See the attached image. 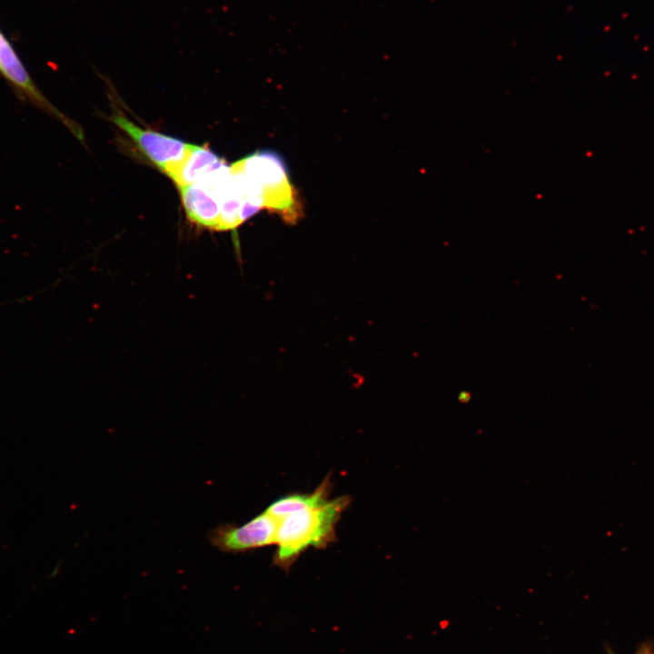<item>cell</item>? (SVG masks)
Segmentation results:
<instances>
[{"label":"cell","instance_id":"cell-1","mask_svg":"<svg viewBox=\"0 0 654 654\" xmlns=\"http://www.w3.org/2000/svg\"><path fill=\"white\" fill-rule=\"evenodd\" d=\"M351 501L348 495L339 496L281 519L272 564L288 573L307 550L325 549L334 542L337 523Z\"/></svg>","mask_w":654,"mask_h":654},{"label":"cell","instance_id":"cell-2","mask_svg":"<svg viewBox=\"0 0 654 654\" xmlns=\"http://www.w3.org/2000/svg\"><path fill=\"white\" fill-rule=\"evenodd\" d=\"M232 166L259 186L264 208L279 213L288 223L297 222L302 213L297 193L290 182L284 161L277 153L255 152Z\"/></svg>","mask_w":654,"mask_h":654},{"label":"cell","instance_id":"cell-3","mask_svg":"<svg viewBox=\"0 0 654 654\" xmlns=\"http://www.w3.org/2000/svg\"><path fill=\"white\" fill-rule=\"evenodd\" d=\"M280 519L264 510L240 526H216L209 531L208 540L220 551L243 553L275 544Z\"/></svg>","mask_w":654,"mask_h":654},{"label":"cell","instance_id":"cell-4","mask_svg":"<svg viewBox=\"0 0 654 654\" xmlns=\"http://www.w3.org/2000/svg\"><path fill=\"white\" fill-rule=\"evenodd\" d=\"M111 120L124 131L147 158L170 178L190 148L191 144L153 130L144 129L123 114H115Z\"/></svg>","mask_w":654,"mask_h":654},{"label":"cell","instance_id":"cell-5","mask_svg":"<svg viewBox=\"0 0 654 654\" xmlns=\"http://www.w3.org/2000/svg\"><path fill=\"white\" fill-rule=\"evenodd\" d=\"M178 189L188 219L196 225L218 231L220 203L210 188L198 182L178 186Z\"/></svg>","mask_w":654,"mask_h":654},{"label":"cell","instance_id":"cell-6","mask_svg":"<svg viewBox=\"0 0 654 654\" xmlns=\"http://www.w3.org/2000/svg\"><path fill=\"white\" fill-rule=\"evenodd\" d=\"M0 73L35 104L64 118L39 92L10 43L1 32Z\"/></svg>","mask_w":654,"mask_h":654},{"label":"cell","instance_id":"cell-7","mask_svg":"<svg viewBox=\"0 0 654 654\" xmlns=\"http://www.w3.org/2000/svg\"><path fill=\"white\" fill-rule=\"evenodd\" d=\"M225 163L207 146L191 144L171 179L178 186L201 182Z\"/></svg>","mask_w":654,"mask_h":654},{"label":"cell","instance_id":"cell-8","mask_svg":"<svg viewBox=\"0 0 654 654\" xmlns=\"http://www.w3.org/2000/svg\"><path fill=\"white\" fill-rule=\"evenodd\" d=\"M332 486L328 475L312 492L286 494L272 502L265 510L281 520L292 512L316 507L329 500Z\"/></svg>","mask_w":654,"mask_h":654},{"label":"cell","instance_id":"cell-9","mask_svg":"<svg viewBox=\"0 0 654 654\" xmlns=\"http://www.w3.org/2000/svg\"><path fill=\"white\" fill-rule=\"evenodd\" d=\"M636 654H654V647L649 644H645L639 649Z\"/></svg>","mask_w":654,"mask_h":654}]
</instances>
